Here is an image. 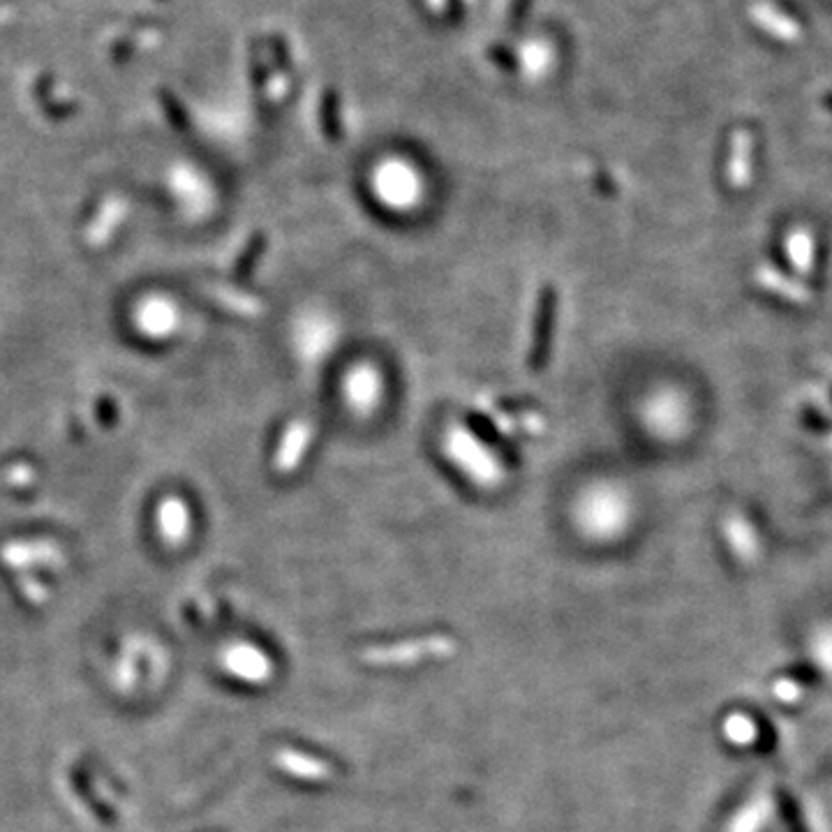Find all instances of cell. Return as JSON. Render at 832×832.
<instances>
[{
    "label": "cell",
    "instance_id": "6da1fadb",
    "mask_svg": "<svg viewBox=\"0 0 832 832\" xmlns=\"http://www.w3.org/2000/svg\"><path fill=\"white\" fill-rule=\"evenodd\" d=\"M557 306H560V296L553 285H546L539 292L537 312H534V326H532V343L530 354H527V368L539 373L546 368L551 359L553 347V333L557 324Z\"/></svg>",
    "mask_w": 832,
    "mask_h": 832
},
{
    "label": "cell",
    "instance_id": "7a4b0ae2",
    "mask_svg": "<svg viewBox=\"0 0 832 832\" xmlns=\"http://www.w3.org/2000/svg\"><path fill=\"white\" fill-rule=\"evenodd\" d=\"M312 426L308 421H296L289 426V430L282 437V444L273 458V465H276L278 472H292L303 456V451L308 447Z\"/></svg>",
    "mask_w": 832,
    "mask_h": 832
},
{
    "label": "cell",
    "instance_id": "3957f363",
    "mask_svg": "<svg viewBox=\"0 0 832 832\" xmlns=\"http://www.w3.org/2000/svg\"><path fill=\"white\" fill-rule=\"evenodd\" d=\"M451 643L447 638H428V641H414V643H403L396 645L391 650H377L368 652V659L373 661H412L419 657H430V655H444L449 652Z\"/></svg>",
    "mask_w": 832,
    "mask_h": 832
},
{
    "label": "cell",
    "instance_id": "277c9868",
    "mask_svg": "<svg viewBox=\"0 0 832 832\" xmlns=\"http://www.w3.org/2000/svg\"><path fill=\"white\" fill-rule=\"evenodd\" d=\"M775 805H777L779 816H782V823H784L786 832H809L805 812H802L800 802L796 800V796H793L789 789H784V786H777V789H775Z\"/></svg>",
    "mask_w": 832,
    "mask_h": 832
},
{
    "label": "cell",
    "instance_id": "5b68a950",
    "mask_svg": "<svg viewBox=\"0 0 832 832\" xmlns=\"http://www.w3.org/2000/svg\"><path fill=\"white\" fill-rule=\"evenodd\" d=\"M467 426H470V430L474 435L477 437H481V440H484L486 444H490V447H495V449H500L502 453H507V456L514 460V465H516V453L509 449V444H507V440H504L502 437V433L500 430L495 428V423L488 419V416H484V414H467Z\"/></svg>",
    "mask_w": 832,
    "mask_h": 832
},
{
    "label": "cell",
    "instance_id": "8992f818",
    "mask_svg": "<svg viewBox=\"0 0 832 832\" xmlns=\"http://www.w3.org/2000/svg\"><path fill=\"white\" fill-rule=\"evenodd\" d=\"M280 765L289 772H294V775H301L306 779H326L329 775V768L317 761H310L308 756L303 754H294V752H282L280 754Z\"/></svg>",
    "mask_w": 832,
    "mask_h": 832
},
{
    "label": "cell",
    "instance_id": "52a82bcc",
    "mask_svg": "<svg viewBox=\"0 0 832 832\" xmlns=\"http://www.w3.org/2000/svg\"><path fill=\"white\" fill-rule=\"evenodd\" d=\"M160 525L169 539H181V534L188 532V514L178 502H167L160 511Z\"/></svg>",
    "mask_w": 832,
    "mask_h": 832
},
{
    "label": "cell",
    "instance_id": "ba28073f",
    "mask_svg": "<svg viewBox=\"0 0 832 832\" xmlns=\"http://www.w3.org/2000/svg\"><path fill=\"white\" fill-rule=\"evenodd\" d=\"M264 248H266L264 234L255 236V239H252V243H250V248L245 250V255H243V259L239 262V273H241V276H245V273H248L252 269V264L257 262V257L262 255Z\"/></svg>",
    "mask_w": 832,
    "mask_h": 832
},
{
    "label": "cell",
    "instance_id": "9c48e42d",
    "mask_svg": "<svg viewBox=\"0 0 832 832\" xmlns=\"http://www.w3.org/2000/svg\"><path fill=\"white\" fill-rule=\"evenodd\" d=\"M597 188L604 192V195H615V192H618V188H615V183H613V178H608L604 174H597Z\"/></svg>",
    "mask_w": 832,
    "mask_h": 832
}]
</instances>
